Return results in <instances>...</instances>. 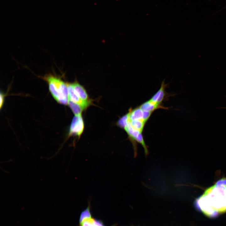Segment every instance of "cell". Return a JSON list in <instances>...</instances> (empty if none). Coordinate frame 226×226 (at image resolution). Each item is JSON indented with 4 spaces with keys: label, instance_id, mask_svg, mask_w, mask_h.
Returning a JSON list of instances; mask_svg holds the SVG:
<instances>
[{
    "label": "cell",
    "instance_id": "cell-1",
    "mask_svg": "<svg viewBox=\"0 0 226 226\" xmlns=\"http://www.w3.org/2000/svg\"><path fill=\"white\" fill-rule=\"evenodd\" d=\"M196 208L210 218L226 212V178L207 189L194 202Z\"/></svg>",
    "mask_w": 226,
    "mask_h": 226
},
{
    "label": "cell",
    "instance_id": "cell-2",
    "mask_svg": "<svg viewBox=\"0 0 226 226\" xmlns=\"http://www.w3.org/2000/svg\"><path fill=\"white\" fill-rule=\"evenodd\" d=\"M79 224V226H105L101 221L92 217L89 202L87 207L81 213Z\"/></svg>",
    "mask_w": 226,
    "mask_h": 226
},
{
    "label": "cell",
    "instance_id": "cell-3",
    "mask_svg": "<svg viewBox=\"0 0 226 226\" xmlns=\"http://www.w3.org/2000/svg\"><path fill=\"white\" fill-rule=\"evenodd\" d=\"M84 128V124L81 114L75 115L70 125L68 136H75L79 138Z\"/></svg>",
    "mask_w": 226,
    "mask_h": 226
},
{
    "label": "cell",
    "instance_id": "cell-4",
    "mask_svg": "<svg viewBox=\"0 0 226 226\" xmlns=\"http://www.w3.org/2000/svg\"><path fill=\"white\" fill-rule=\"evenodd\" d=\"M68 90V99L74 103H77L82 107L84 109L87 108L90 104L91 101H84L82 100L75 92L73 83H67Z\"/></svg>",
    "mask_w": 226,
    "mask_h": 226
},
{
    "label": "cell",
    "instance_id": "cell-5",
    "mask_svg": "<svg viewBox=\"0 0 226 226\" xmlns=\"http://www.w3.org/2000/svg\"><path fill=\"white\" fill-rule=\"evenodd\" d=\"M168 84L165 83V79L162 81L160 89L149 100L154 103L161 105V103L166 98L165 89Z\"/></svg>",
    "mask_w": 226,
    "mask_h": 226
},
{
    "label": "cell",
    "instance_id": "cell-6",
    "mask_svg": "<svg viewBox=\"0 0 226 226\" xmlns=\"http://www.w3.org/2000/svg\"><path fill=\"white\" fill-rule=\"evenodd\" d=\"M139 107L143 110L152 112L159 108L167 109L166 107H164L162 105L153 102L149 100L143 103Z\"/></svg>",
    "mask_w": 226,
    "mask_h": 226
},
{
    "label": "cell",
    "instance_id": "cell-7",
    "mask_svg": "<svg viewBox=\"0 0 226 226\" xmlns=\"http://www.w3.org/2000/svg\"><path fill=\"white\" fill-rule=\"evenodd\" d=\"M73 83L75 93L82 100L84 101L90 100L86 91L82 85L76 82Z\"/></svg>",
    "mask_w": 226,
    "mask_h": 226
},
{
    "label": "cell",
    "instance_id": "cell-8",
    "mask_svg": "<svg viewBox=\"0 0 226 226\" xmlns=\"http://www.w3.org/2000/svg\"><path fill=\"white\" fill-rule=\"evenodd\" d=\"M128 121L133 129L142 132H143L144 127L147 121L144 119L130 120L129 117Z\"/></svg>",
    "mask_w": 226,
    "mask_h": 226
},
{
    "label": "cell",
    "instance_id": "cell-9",
    "mask_svg": "<svg viewBox=\"0 0 226 226\" xmlns=\"http://www.w3.org/2000/svg\"><path fill=\"white\" fill-rule=\"evenodd\" d=\"M68 104L75 115L81 114L83 111L84 110L81 106L68 99Z\"/></svg>",
    "mask_w": 226,
    "mask_h": 226
},
{
    "label": "cell",
    "instance_id": "cell-10",
    "mask_svg": "<svg viewBox=\"0 0 226 226\" xmlns=\"http://www.w3.org/2000/svg\"><path fill=\"white\" fill-rule=\"evenodd\" d=\"M128 121V115L127 114L121 118L117 122L118 125L122 128H124Z\"/></svg>",
    "mask_w": 226,
    "mask_h": 226
},
{
    "label": "cell",
    "instance_id": "cell-11",
    "mask_svg": "<svg viewBox=\"0 0 226 226\" xmlns=\"http://www.w3.org/2000/svg\"><path fill=\"white\" fill-rule=\"evenodd\" d=\"M5 95L2 92L0 93V108L1 109L3 106L4 100Z\"/></svg>",
    "mask_w": 226,
    "mask_h": 226
},
{
    "label": "cell",
    "instance_id": "cell-12",
    "mask_svg": "<svg viewBox=\"0 0 226 226\" xmlns=\"http://www.w3.org/2000/svg\"></svg>",
    "mask_w": 226,
    "mask_h": 226
}]
</instances>
